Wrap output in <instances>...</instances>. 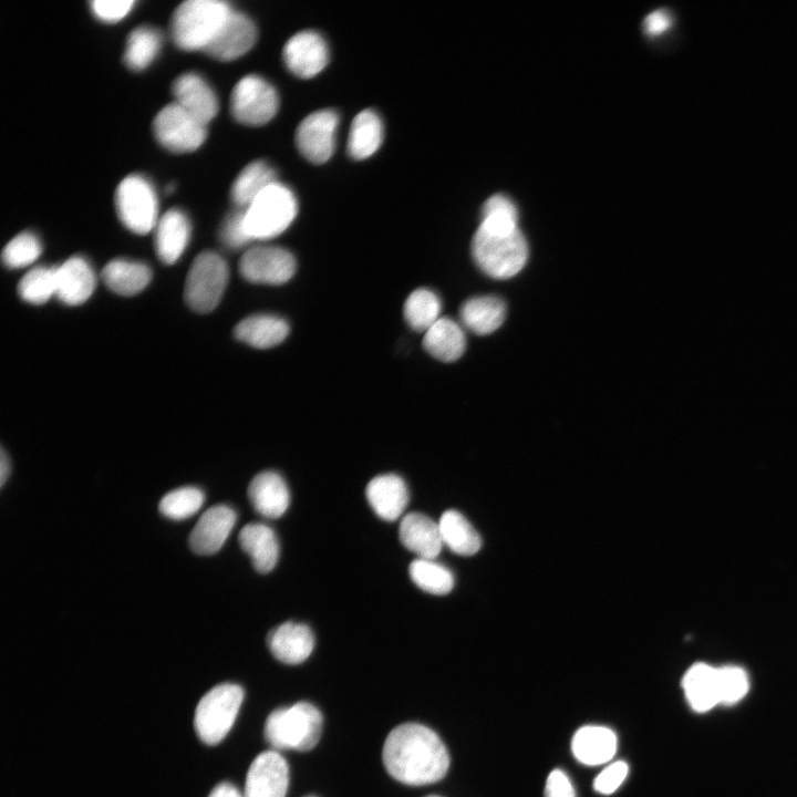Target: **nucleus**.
Instances as JSON below:
<instances>
[{"label":"nucleus","instance_id":"obj_36","mask_svg":"<svg viewBox=\"0 0 797 797\" xmlns=\"http://www.w3.org/2000/svg\"><path fill=\"white\" fill-rule=\"evenodd\" d=\"M412 581L432 594H447L454 587V576L445 566L434 559L417 558L408 567Z\"/></svg>","mask_w":797,"mask_h":797},{"label":"nucleus","instance_id":"obj_39","mask_svg":"<svg viewBox=\"0 0 797 797\" xmlns=\"http://www.w3.org/2000/svg\"><path fill=\"white\" fill-rule=\"evenodd\" d=\"M42 246L39 238L23 231L13 237L2 250V261L6 267L18 269L33 263L40 256Z\"/></svg>","mask_w":797,"mask_h":797},{"label":"nucleus","instance_id":"obj_37","mask_svg":"<svg viewBox=\"0 0 797 797\" xmlns=\"http://www.w3.org/2000/svg\"><path fill=\"white\" fill-rule=\"evenodd\" d=\"M205 501L201 489L184 486L167 493L159 501L158 509L163 516L182 520L197 513Z\"/></svg>","mask_w":797,"mask_h":797},{"label":"nucleus","instance_id":"obj_43","mask_svg":"<svg viewBox=\"0 0 797 797\" xmlns=\"http://www.w3.org/2000/svg\"><path fill=\"white\" fill-rule=\"evenodd\" d=\"M134 3L132 0H95L91 2V9L100 20L116 22L128 14Z\"/></svg>","mask_w":797,"mask_h":797},{"label":"nucleus","instance_id":"obj_34","mask_svg":"<svg viewBox=\"0 0 797 797\" xmlns=\"http://www.w3.org/2000/svg\"><path fill=\"white\" fill-rule=\"evenodd\" d=\"M441 309L438 296L429 289L420 288L407 297L403 313L413 330L426 332L441 318Z\"/></svg>","mask_w":797,"mask_h":797},{"label":"nucleus","instance_id":"obj_30","mask_svg":"<svg viewBox=\"0 0 797 797\" xmlns=\"http://www.w3.org/2000/svg\"><path fill=\"white\" fill-rule=\"evenodd\" d=\"M105 286L122 296L141 292L151 281L152 271L147 265L126 259H114L102 270Z\"/></svg>","mask_w":797,"mask_h":797},{"label":"nucleus","instance_id":"obj_29","mask_svg":"<svg viewBox=\"0 0 797 797\" xmlns=\"http://www.w3.org/2000/svg\"><path fill=\"white\" fill-rule=\"evenodd\" d=\"M505 315V303L495 296L470 298L463 303L459 311L464 327L479 335L497 330L503 324Z\"/></svg>","mask_w":797,"mask_h":797},{"label":"nucleus","instance_id":"obj_13","mask_svg":"<svg viewBox=\"0 0 797 797\" xmlns=\"http://www.w3.org/2000/svg\"><path fill=\"white\" fill-rule=\"evenodd\" d=\"M289 785V767L275 751L260 753L247 772L244 797H284Z\"/></svg>","mask_w":797,"mask_h":797},{"label":"nucleus","instance_id":"obj_46","mask_svg":"<svg viewBox=\"0 0 797 797\" xmlns=\"http://www.w3.org/2000/svg\"><path fill=\"white\" fill-rule=\"evenodd\" d=\"M208 797H244L236 786L230 783L224 782L216 785Z\"/></svg>","mask_w":797,"mask_h":797},{"label":"nucleus","instance_id":"obj_24","mask_svg":"<svg viewBox=\"0 0 797 797\" xmlns=\"http://www.w3.org/2000/svg\"><path fill=\"white\" fill-rule=\"evenodd\" d=\"M238 540L258 572L268 573L276 567L280 547L271 527L261 522H250L241 528Z\"/></svg>","mask_w":797,"mask_h":797},{"label":"nucleus","instance_id":"obj_17","mask_svg":"<svg viewBox=\"0 0 797 797\" xmlns=\"http://www.w3.org/2000/svg\"><path fill=\"white\" fill-rule=\"evenodd\" d=\"M365 496L374 513L386 521L402 517L408 504V488L396 474H383L372 478L365 488Z\"/></svg>","mask_w":797,"mask_h":797},{"label":"nucleus","instance_id":"obj_7","mask_svg":"<svg viewBox=\"0 0 797 797\" xmlns=\"http://www.w3.org/2000/svg\"><path fill=\"white\" fill-rule=\"evenodd\" d=\"M229 271L224 258L214 251L200 252L192 262L184 297L188 307L199 313L213 311L228 282Z\"/></svg>","mask_w":797,"mask_h":797},{"label":"nucleus","instance_id":"obj_2","mask_svg":"<svg viewBox=\"0 0 797 797\" xmlns=\"http://www.w3.org/2000/svg\"><path fill=\"white\" fill-rule=\"evenodd\" d=\"M528 245L518 225L482 221L472 240L479 269L495 279L517 275L528 259Z\"/></svg>","mask_w":797,"mask_h":797},{"label":"nucleus","instance_id":"obj_40","mask_svg":"<svg viewBox=\"0 0 797 797\" xmlns=\"http://www.w3.org/2000/svg\"><path fill=\"white\" fill-rule=\"evenodd\" d=\"M720 685V704L732 706L738 703L748 692L749 682L744 669L736 665L717 667Z\"/></svg>","mask_w":797,"mask_h":797},{"label":"nucleus","instance_id":"obj_14","mask_svg":"<svg viewBox=\"0 0 797 797\" xmlns=\"http://www.w3.org/2000/svg\"><path fill=\"white\" fill-rule=\"evenodd\" d=\"M282 56L291 73L301 79H309L325 68L329 51L319 33L306 30L296 33L286 42Z\"/></svg>","mask_w":797,"mask_h":797},{"label":"nucleus","instance_id":"obj_33","mask_svg":"<svg viewBox=\"0 0 797 797\" xmlns=\"http://www.w3.org/2000/svg\"><path fill=\"white\" fill-rule=\"evenodd\" d=\"M277 182L271 166L262 161L247 165L235 179L230 196L232 201L246 209L268 186Z\"/></svg>","mask_w":797,"mask_h":797},{"label":"nucleus","instance_id":"obj_48","mask_svg":"<svg viewBox=\"0 0 797 797\" xmlns=\"http://www.w3.org/2000/svg\"><path fill=\"white\" fill-rule=\"evenodd\" d=\"M425 797H439V796H436V795H428V796H425Z\"/></svg>","mask_w":797,"mask_h":797},{"label":"nucleus","instance_id":"obj_20","mask_svg":"<svg viewBox=\"0 0 797 797\" xmlns=\"http://www.w3.org/2000/svg\"><path fill=\"white\" fill-rule=\"evenodd\" d=\"M267 644L272 655L280 662L299 664L311 654L314 635L308 625L288 621L268 633Z\"/></svg>","mask_w":797,"mask_h":797},{"label":"nucleus","instance_id":"obj_38","mask_svg":"<svg viewBox=\"0 0 797 797\" xmlns=\"http://www.w3.org/2000/svg\"><path fill=\"white\" fill-rule=\"evenodd\" d=\"M55 268L35 267L29 270L18 283L19 296L29 303L42 304L55 296Z\"/></svg>","mask_w":797,"mask_h":797},{"label":"nucleus","instance_id":"obj_42","mask_svg":"<svg viewBox=\"0 0 797 797\" xmlns=\"http://www.w3.org/2000/svg\"><path fill=\"white\" fill-rule=\"evenodd\" d=\"M628 772L629 767L627 763L622 760L610 764L596 777L593 783L594 790L603 795L612 794L623 783Z\"/></svg>","mask_w":797,"mask_h":797},{"label":"nucleus","instance_id":"obj_19","mask_svg":"<svg viewBox=\"0 0 797 797\" xmlns=\"http://www.w3.org/2000/svg\"><path fill=\"white\" fill-rule=\"evenodd\" d=\"M175 103L207 125L218 112V101L208 83L196 73L179 75L173 83Z\"/></svg>","mask_w":797,"mask_h":797},{"label":"nucleus","instance_id":"obj_47","mask_svg":"<svg viewBox=\"0 0 797 797\" xmlns=\"http://www.w3.org/2000/svg\"><path fill=\"white\" fill-rule=\"evenodd\" d=\"M0 485L3 486L10 474V459L6 451L2 448L0 453Z\"/></svg>","mask_w":797,"mask_h":797},{"label":"nucleus","instance_id":"obj_44","mask_svg":"<svg viewBox=\"0 0 797 797\" xmlns=\"http://www.w3.org/2000/svg\"><path fill=\"white\" fill-rule=\"evenodd\" d=\"M545 797H576L570 779L561 769H553L548 775Z\"/></svg>","mask_w":797,"mask_h":797},{"label":"nucleus","instance_id":"obj_27","mask_svg":"<svg viewBox=\"0 0 797 797\" xmlns=\"http://www.w3.org/2000/svg\"><path fill=\"white\" fill-rule=\"evenodd\" d=\"M288 322L275 314H253L241 320L234 330L236 339L257 349L280 344L289 334Z\"/></svg>","mask_w":797,"mask_h":797},{"label":"nucleus","instance_id":"obj_11","mask_svg":"<svg viewBox=\"0 0 797 797\" xmlns=\"http://www.w3.org/2000/svg\"><path fill=\"white\" fill-rule=\"evenodd\" d=\"M296 269L293 255L276 246L250 248L239 261L241 276L253 283L282 284L293 277Z\"/></svg>","mask_w":797,"mask_h":797},{"label":"nucleus","instance_id":"obj_5","mask_svg":"<svg viewBox=\"0 0 797 797\" xmlns=\"http://www.w3.org/2000/svg\"><path fill=\"white\" fill-rule=\"evenodd\" d=\"M298 203L292 190L275 182L245 209L251 239H269L282 234L293 221Z\"/></svg>","mask_w":797,"mask_h":797},{"label":"nucleus","instance_id":"obj_45","mask_svg":"<svg viewBox=\"0 0 797 797\" xmlns=\"http://www.w3.org/2000/svg\"><path fill=\"white\" fill-rule=\"evenodd\" d=\"M672 23L671 14L664 9H659L645 17L643 29L646 35L655 37L663 34Z\"/></svg>","mask_w":797,"mask_h":797},{"label":"nucleus","instance_id":"obj_16","mask_svg":"<svg viewBox=\"0 0 797 797\" xmlns=\"http://www.w3.org/2000/svg\"><path fill=\"white\" fill-rule=\"evenodd\" d=\"M236 520V511L227 505L208 508L189 535L190 549L201 556L216 553L226 542Z\"/></svg>","mask_w":797,"mask_h":797},{"label":"nucleus","instance_id":"obj_4","mask_svg":"<svg viewBox=\"0 0 797 797\" xmlns=\"http://www.w3.org/2000/svg\"><path fill=\"white\" fill-rule=\"evenodd\" d=\"M232 11L220 0H188L172 17L175 44L187 51L204 50Z\"/></svg>","mask_w":797,"mask_h":797},{"label":"nucleus","instance_id":"obj_25","mask_svg":"<svg viewBox=\"0 0 797 797\" xmlns=\"http://www.w3.org/2000/svg\"><path fill=\"white\" fill-rule=\"evenodd\" d=\"M682 687L689 705L697 713H705L720 704L717 667L694 663L685 672Z\"/></svg>","mask_w":797,"mask_h":797},{"label":"nucleus","instance_id":"obj_28","mask_svg":"<svg viewBox=\"0 0 797 797\" xmlns=\"http://www.w3.org/2000/svg\"><path fill=\"white\" fill-rule=\"evenodd\" d=\"M423 345L435 359L452 362L463 355L466 338L463 328L456 321L441 317L425 332Z\"/></svg>","mask_w":797,"mask_h":797},{"label":"nucleus","instance_id":"obj_6","mask_svg":"<svg viewBox=\"0 0 797 797\" xmlns=\"http://www.w3.org/2000/svg\"><path fill=\"white\" fill-rule=\"evenodd\" d=\"M245 693L241 686L222 683L210 689L198 702L194 725L201 742L216 745L232 727Z\"/></svg>","mask_w":797,"mask_h":797},{"label":"nucleus","instance_id":"obj_3","mask_svg":"<svg viewBox=\"0 0 797 797\" xmlns=\"http://www.w3.org/2000/svg\"><path fill=\"white\" fill-rule=\"evenodd\" d=\"M322 725V714L314 705L298 702L270 713L265 724V737L275 748L308 752L318 744Z\"/></svg>","mask_w":797,"mask_h":797},{"label":"nucleus","instance_id":"obj_35","mask_svg":"<svg viewBox=\"0 0 797 797\" xmlns=\"http://www.w3.org/2000/svg\"><path fill=\"white\" fill-rule=\"evenodd\" d=\"M161 44V34L154 28L138 27L134 29L127 38L124 52L126 65L134 71L144 70L158 54Z\"/></svg>","mask_w":797,"mask_h":797},{"label":"nucleus","instance_id":"obj_32","mask_svg":"<svg viewBox=\"0 0 797 797\" xmlns=\"http://www.w3.org/2000/svg\"><path fill=\"white\" fill-rule=\"evenodd\" d=\"M444 545L459 556H473L482 547V538L463 514L449 509L438 520Z\"/></svg>","mask_w":797,"mask_h":797},{"label":"nucleus","instance_id":"obj_9","mask_svg":"<svg viewBox=\"0 0 797 797\" xmlns=\"http://www.w3.org/2000/svg\"><path fill=\"white\" fill-rule=\"evenodd\" d=\"M279 107L276 89L262 77L249 74L234 86L230 111L235 120L249 126H259L273 118Z\"/></svg>","mask_w":797,"mask_h":797},{"label":"nucleus","instance_id":"obj_10","mask_svg":"<svg viewBox=\"0 0 797 797\" xmlns=\"http://www.w3.org/2000/svg\"><path fill=\"white\" fill-rule=\"evenodd\" d=\"M153 132L157 142L174 153L197 149L206 139V125L177 103L163 107L154 118Z\"/></svg>","mask_w":797,"mask_h":797},{"label":"nucleus","instance_id":"obj_23","mask_svg":"<svg viewBox=\"0 0 797 797\" xmlns=\"http://www.w3.org/2000/svg\"><path fill=\"white\" fill-rule=\"evenodd\" d=\"M190 237V222L179 209L166 211L157 221L155 250L166 265L175 263L183 255Z\"/></svg>","mask_w":797,"mask_h":797},{"label":"nucleus","instance_id":"obj_49","mask_svg":"<svg viewBox=\"0 0 797 797\" xmlns=\"http://www.w3.org/2000/svg\"><path fill=\"white\" fill-rule=\"evenodd\" d=\"M304 797H317V796L309 795V796H304Z\"/></svg>","mask_w":797,"mask_h":797},{"label":"nucleus","instance_id":"obj_31","mask_svg":"<svg viewBox=\"0 0 797 797\" xmlns=\"http://www.w3.org/2000/svg\"><path fill=\"white\" fill-rule=\"evenodd\" d=\"M382 139L383 125L381 118L374 111L364 110L351 123L348 153L354 159H365L379 149Z\"/></svg>","mask_w":797,"mask_h":797},{"label":"nucleus","instance_id":"obj_41","mask_svg":"<svg viewBox=\"0 0 797 797\" xmlns=\"http://www.w3.org/2000/svg\"><path fill=\"white\" fill-rule=\"evenodd\" d=\"M220 238L230 248L244 247L252 240L246 226L245 209L227 217L221 226Z\"/></svg>","mask_w":797,"mask_h":797},{"label":"nucleus","instance_id":"obj_21","mask_svg":"<svg viewBox=\"0 0 797 797\" xmlns=\"http://www.w3.org/2000/svg\"><path fill=\"white\" fill-rule=\"evenodd\" d=\"M55 296L63 303L79 306L85 302L95 289V275L90 263L74 256L55 268Z\"/></svg>","mask_w":797,"mask_h":797},{"label":"nucleus","instance_id":"obj_22","mask_svg":"<svg viewBox=\"0 0 797 797\" xmlns=\"http://www.w3.org/2000/svg\"><path fill=\"white\" fill-rule=\"evenodd\" d=\"M248 497L253 509L262 517H281L290 505V491L286 480L276 472L256 475L249 484Z\"/></svg>","mask_w":797,"mask_h":797},{"label":"nucleus","instance_id":"obj_26","mask_svg":"<svg viewBox=\"0 0 797 797\" xmlns=\"http://www.w3.org/2000/svg\"><path fill=\"white\" fill-rule=\"evenodd\" d=\"M571 749L580 763L589 766L600 765L614 756L617 736L612 729L604 726H583L575 733Z\"/></svg>","mask_w":797,"mask_h":797},{"label":"nucleus","instance_id":"obj_8","mask_svg":"<svg viewBox=\"0 0 797 797\" xmlns=\"http://www.w3.org/2000/svg\"><path fill=\"white\" fill-rule=\"evenodd\" d=\"M115 206L121 221L135 234L145 235L157 225V197L143 176L130 175L118 184Z\"/></svg>","mask_w":797,"mask_h":797},{"label":"nucleus","instance_id":"obj_12","mask_svg":"<svg viewBox=\"0 0 797 797\" xmlns=\"http://www.w3.org/2000/svg\"><path fill=\"white\" fill-rule=\"evenodd\" d=\"M338 124L339 115L332 110L317 111L303 118L296 131V144L303 157L314 164L330 159Z\"/></svg>","mask_w":797,"mask_h":797},{"label":"nucleus","instance_id":"obj_15","mask_svg":"<svg viewBox=\"0 0 797 797\" xmlns=\"http://www.w3.org/2000/svg\"><path fill=\"white\" fill-rule=\"evenodd\" d=\"M256 39L257 30L252 20L232 10L203 51L214 59L230 61L247 53Z\"/></svg>","mask_w":797,"mask_h":797},{"label":"nucleus","instance_id":"obj_1","mask_svg":"<svg viewBox=\"0 0 797 797\" xmlns=\"http://www.w3.org/2000/svg\"><path fill=\"white\" fill-rule=\"evenodd\" d=\"M382 759L394 779L411 786L436 783L449 767L448 752L438 735L417 723L401 724L389 733Z\"/></svg>","mask_w":797,"mask_h":797},{"label":"nucleus","instance_id":"obj_18","mask_svg":"<svg viewBox=\"0 0 797 797\" xmlns=\"http://www.w3.org/2000/svg\"><path fill=\"white\" fill-rule=\"evenodd\" d=\"M398 537L407 550L422 559H435L444 546L438 521L422 513H408L402 517Z\"/></svg>","mask_w":797,"mask_h":797}]
</instances>
